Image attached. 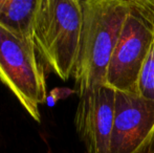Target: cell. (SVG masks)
I'll return each mask as SVG.
<instances>
[{
    "instance_id": "cell-1",
    "label": "cell",
    "mask_w": 154,
    "mask_h": 153,
    "mask_svg": "<svg viewBox=\"0 0 154 153\" xmlns=\"http://www.w3.org/2000/svg\"><path fill=\"white\" fill-rule=\"evenodd\" d=\"M83 23L77 64L75 92L82 96L106 85L108 66L130 10V0H81Z\"/></svg>"
},
{
    "instance_id": "cell-2",
    "label": "cell",
    "mask_w": 154,
    "mask_h": 153,
    "mask_svg": "<svg viewBox=\"0 0 154 153\" xmlns=\"http://www.w3.org/2000/svg\"><path fill=\"white\" fill-rule=\"evenodd\" d=\"M81 0H40L32 40L37 54L63 81L72 77L81 41Z\"/></svg>"
},
{
    "instance_id": "cell-3",
    "label": "cell",
    "mask_w": 154,
    "mask_h": 153,
    "mask_svg": "<svg viewBox=\"0 0 154 153\" xmlns=\"http://www.w3.org/2000/svg\"><path fill=\"white\" fill-rule=\"evenodd\" d=\"M154 41V1L130 0V10L108 66L106 85L137 94L140 69Z\"/></svg>"
},
{
    "instance_id": "cell-4",
    "label": "cell",
    "mask_w": 154,
    "mask_h": 153,
    "mask_svg": "<svg viewBox=\"0 0 154 153\" xmlns=\"http://www.w3.org/2000/svg\"><path fill=\"white\" fill-rule=\"evenodd\" d=\"M0 80L36 122L46 101V82L32 40L0 25Z\"/></svg>"
},
{
    "instance_id": "cell-5",
    "label": "cell",
    "mask_w": 154,
    "mask_h": 153,
    "mask_svg": "<svg viewBox=\"0 0 154 153\" xmlns=\"http://www.w3.org/2000/svg\"><path fill=\"white\" fill-rule=\"evenodd\" d=\"M110 153H154V101L116 91Z\"/></svg>"
},
{
    "instance_id": "cell-6",
    "label": "cell",
    "mask_w": 154,
    "mask_h": 153,
    "mask_svg": "<svg viewBox=\"0 0 154 153\" xmlns=\"http://www.w3.org/2000/svg\"><path fill=\"white\" fill-rule=\"evenodd\" d=\"M116 90L95 86L79 96L75 126L87 153H110L116 115Z\"/></svg>"
},
{
    "instance_id": "cell-7",
    "label": "cell",
    "mask_w": 154,
    "mask_h": 153,
    "mask_svg": "<svg viewBox=\"0 0 154 153\" xmlns=\"http://www.w3.org/2000/svg\"><path fill=\"white\" fill-rule=\"evenodd\" d=\"M39 2L40 0H0V25L12 33L32 39Z\"/></svg>"
},
{
    "instance_id": "cell-8",
    "label": "cell",
    "mask_w": 154,
    "mask_h": 153,
    "mask_svg": "<svg viewBox=\"0 0 154 153\" xmlns=\"http://www.w3.org/2000/svg\"><path fill=\"white\" fill-rule=\"evenodd\" d=\"M137 94L147 100L154 101V41L138 76Z\"/></svg>"
}]
</instances>
